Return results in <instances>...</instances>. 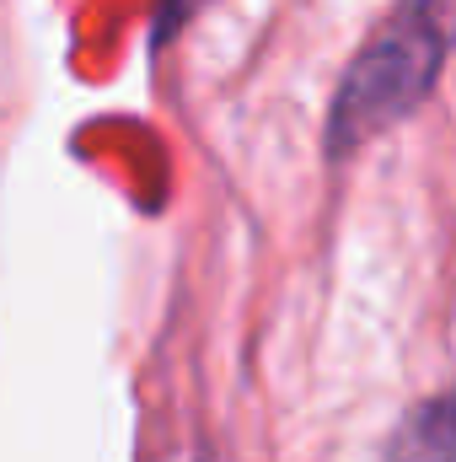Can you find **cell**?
Returning a JSON list of instances; mask_svg holds the SVG:
<instances>
[{
  "label": "cell",
  "mask_w": 456,
  "mask_h": 462,
  "mask_svg": "<svg viewBox=\"0 0 456 462\" xmlns=\"http://www.w3.org/2000/svg\"><path fill=\"white\" fill-rule=\"evenodd\" d=\"M446 43H451V27L441 0H403L343 70L328 108V156H354L381 129L414 114L441 81Z\"/></svg>",
  "instance_id": "obj_1"
},
{
  "label": "cell",
  "mask_w": 456,
  "mask_h": 462,
  "mask_svg": "<svg viewBox=\"0 0 456 462\" xmlns=\"http://www.w3.org/2000/svg\"><path fill=\"white\" fill-rule=\"evenodd\" d=\"M381 462H456V393L419 398L387 436Z\"/></svg>",
  "instance_id": "obj_2"
}]
</instances>
